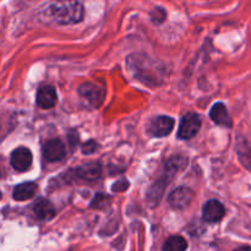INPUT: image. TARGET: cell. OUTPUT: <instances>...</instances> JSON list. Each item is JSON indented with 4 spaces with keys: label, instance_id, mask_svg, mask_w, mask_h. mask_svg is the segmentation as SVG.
<instances>
[{
    "label": "cell",
    "instance_id": "obj_10",
    "mask_svg": "<svg viewBox=\"0 0 251 251\" xmlns=\"http://www.w3.org/2000/svg\"><path fill=\"white\" fill-rule=\"evenodd\" d=\"M58 96L53 86H42L37 92V104L39 108L49 109L56 104Z\"/></svg>",
    "mask_w": 251,
    "mask_h": 251
},
{
    "label": "cell",
    "instance_id": "obj_2",
    "mask_svg": "<svg viewBox=\"0 0 251 251\" xmlns=\"http://www.w3.org/2000/svg\"><path fill=\"white\" fill-rule=\"evenodd\" d=\"M201 127V119L196 113H188L181 118L178 130V137L181 140H189L195 136Z\"/></svg>",
    "mask_w": 251,
    "mask_h": 251
},
{
    "label": "cell",
    "instance_id": "obj_1",
    "mask_svg": "<svg viewBox=\"0 0 251 251\" xmlns=\"http://www.w3.org/2000/svg\"><path fill=\"white\" fill-rule=\"evenodd\" d=\"M85 10L78 0H51L39 11L38 16L44 24L74 25L83 20Z\"/></svg>",
    "mask_w": 251,
    "mask_h": 251
},
{
    "label": "cell",
    "instance_id": "obj_6",
    "mask_svg": "<svg viewBox=\"0 0 251 251\" xmlns=\"http://www.w3.org/2000/svg\"><path fill=\"white\" fill-rule=\"evenodd\" d=\"M10 161H11V166L17 172H26L31 168L32 153L26 147H19L12 151Z\"/></svg>",
    "mask_w": 251,
    "mask_h": 251
},
{
    "label": "cell",
    "instance_id": "obj_13",
    "mask_svg": "<svg viewBox=\"0 0 251 251\" xmlns=\"http://www.w3.org/2000/svg\"><path fill=\"white\" fill-rule=\"evenodd\" d=\"M37 193V185L34 183H24L14 189V199L16 201H25L33 198Z\"/></svg>",
    "mask_w": 251,
    "mask_h": 251
},
{
    "label": "cell",
    "instance_id": "obj_16",
    "mask_svg": "<svg viewBox=\"0 0 251 251\" xmlns=\"http://www.w3.org/2000/svg\"><path fill=\"white\" fill-rule=\"evenodd\" d=\"M97 149H98V145L96 144L95 141L85 142V144L82 145V147H81V150H82V152H83V153H85V154H91V153H93V152H95Z\"/></svg>",
    "mask_w": 251,
    "mask_h": 251
},
{
    "label": "cell",
    "instance_id": "obj_4",
    "mask_svg": "<svg viewBox=\"0 0 251 251\" xmlns=\"http://www.w3.org/2000/svg\"><path fill=\"white\" fill-rule=\"evenodd\" d=\"M43 157L48 162H59L65 158L66 149L65 145L59 139H51L43 145Z\"/></svg>",
    "mask_w": 251,
    "mask_h": 251
},
{
    "label": "cell",
    "instance_id": "obj_15",
    "mask_svg": "<svg viewBox=\"0 0 251 251\" xmlns=\"http://www.w3.org/2000/svg\"><path fill=\"white\" fill-rule=\"evenodd\" d=\"M188 248V243L183 237L174 235L171 237L163 245V250L166 251H184Z\"/></svg>",
    "mask_w": 251,
    "mask_h": 251
},
{
    "label": "cell",
    "instance_id": "obj_7",
    "mask_svg": "<svg viewBox=\"0 0 251 251\" xmlns=\"http://www.w3.org/2000/svg\"><path fill=\"white\" fill-rule=\"evenodd\" d=\"M225 206L218 200L207 201L202 208V218L205 222L208 223L220 222L225 217Z\"/></svg>",
    "mask_w": 251,
    "mask_h": 251
},
{
    "label": "cell",
    "instance_id": "obj_11",
    "mask_svg": "<svg viewBox=\"0 0 251 251\" xmlns=\"http://www.w3.org/2000/svg\"><path fill=\"white\" fill-rule=\"evenodd\" d=\"M33 212L36 217L41 221H49L55 216V208L47 199H38L33 206Z\"/></svg>",
    "mask_w": 251,
    "mask_h": 251
},
{
    "label": "cell",
    "instance_id": "obj_12",
    "mask_svg": "<svg viewBox=\"0 0 251 251\" xmlns=\"http://www.w3.org/2000/svg\"><path fill=\"white\" fill-rule=\"evenodd\" d=\"M210 118L220 126L230 127L232 126V119H230L228 110L223 103H216L210 112Z\"/></svg>",
    "mask_w": 251,
    "mask_h": 251
},
{
    "label": "cell",
    "instance_id": "obj_5",
    "mask_svg": "<svg viewBox=\"0 0 251 251\" xmlns=\"http://www.w3.org/2000/svg\"><path fill=\"white\" fill-rule=\"evenodd\" d=\"M78 93L83 98H86L87 102L91 103L93 107H100L105 97L104 90L100 86L93 85V83H83V85H81L78 87Z\"/></svg>",
    "mask_w": 251,
    "mask_h": 251
},
{
    "label": "cell",
    "instance_id": "obj_14",
    "mask_svg": "<svg viewBox=\"0 0 251 251\" xmlns=\"http://www.w3.org/2000/svg\"><path fill=\"white\" fill-rule=\"evenodd\" d=\"M238 154L242 163L251 171V142H238Z\"/></svg>",
    "mask_w": 251,
    "mask_h": 251
},
{
    "label": "cell",
    "instance_id": "obj_3",
    "mask_svg": "<svg viewBox=\"0 0 251 251\" xmlns=\"http://www.w3.org/2000/svg\"><path fill=\"white\" fill-rule=\"evenodd\" d=\"M194 196L195 194L190 188L180 186V188H176L173 193H171L168 198L169 205L176 210H183L190 205L191 201L194 200Z\"/></svg>",
    "mask_w": 251,
    "mask_h": 251
},
{
    "label": "cell",
    "instance_id": "obj_18",
    "mask_svg": "<svg viewBox=\"0 0 251 251\" xmlns=\"http://www.w3.org/2000/svg\"><path fill=\"white\" fill-rule=\"evenodd\" d=\"M0 199H1V193H0Z\"/></svg>",
    "mask_w": 251,
    "mask_h": 251
},
{
    "label": "cell",
    "instance_id": "obj_17",
    "mask_svg": "<svg viewBox=\"0 0 251 251\" xmlns=\"http://www.w3.org/2000/svg\"><path fill=\"white\" fill-rule=\"evenodd\" d=\"M126 188H129V183H127V180H120L118 181L117 184H114L112 188L113 191H124L126 190Z\"/></svg>",
    "mask_w": 251,
    "mask_h": 251
},
{
    "label": "cell",
    "instance_id": "obj_8",
    "mask_svg": "<svg viewBox=\"0 0 251 251\" xmlns=\"http://www.w3.org/2000/svg\"><path fill=\"white\" fill-rule=\"evenodd\" d=\"M174 127V120L169 117H157L150 125V132L156 137L167 136Z\"/></svg>",
    "mask_w": 251,
    "mask_h": 251
},
{
    "label": "cell",
    "instance_id": "obj_9",
    "mask_svg": "<svg viewBox=\"0 0 251 251\" xmlns=\"http://www.w3.org/2000/svg\"><path fill=\"white\" fill-rule=\"evenodd\" d=\"M77 178L87 181H95L102 176V167L98 162H88L75 169Z\"/></svg>",
    "mask_w": 251,
    "mask_h": 251
}]
</instances>
